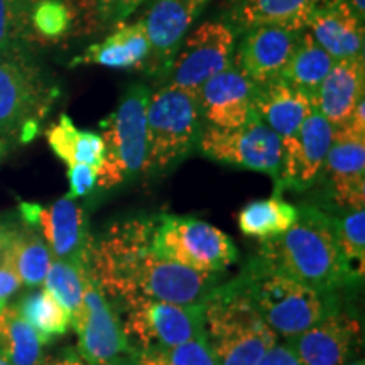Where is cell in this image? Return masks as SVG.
<instances>
[{
    "label": "cell",
    "mask_w": 365,
    "mask_h": 365,
    "mask_svg": "<svg viewBox=\"0 0 365 365\" xmlns=\"http://www.w3.org/2000/svg\"><path fill=\"white\" fill-rule=\"evenodd\" d=\"M154 218H125L91 239L90 271L112 304L205 303L222 272H198L164 259L153 245Z\"/></svg>",
    "instance_id": "obj_1"
},
{
    "label": "cell",
    "mask_w": 365,
    "mask_h": 365,
    "mask_svg": "<svg viewBox=\"0 0 365 365\" xmlns=\"http://www.w3.org/2000/svg\"><path fill=\"white\" fill-rule=\"evenodd\" d=\"M255 259L322 294H335L360 277L341 254L333 218L314 207L298 208L293 227L282 235L262 240Z\"/></svg>",
    "instance_id": "obj_2"
},
{
    "label": "cell",
    "mask_w": 365,
    "mask_h": 365,
    "mask_svg": "<svg viewBox=\"0 0 365 365\" xmlns=\"http://www.w3.org/2000/svg\"><path fill=\"white\" fill-rule=\"evenodd\" d=\"M255 312L277 336L291 340L335 313L333 294H322L252 259L237 277Z\"/></svg>",
    "instance_id": "obj_3"
},
{
    "label": "cell",
    "mask_w": 365,
    "mask_h": 365,
    "mask_svg": "<svg viewBox=\"0 0 365 365\" xmlns=\"http://www.w3.org/2000/svg\"><path fill=\"white\" fill-rule=\"evenodd\" d=\"M207 339L218 365H257L277 344L239 281L218 284L205 301Z\"/></svg>",
    "instance_id": "obj_4"
},
{
    "label": "cell",
    "mask_w": 365,
    "mask_h": 365,
    "mask_svg": "<svg viewBox=\"0 0 365 365\" xmlns=\"http://www.w3.org/2000/svg\"><path fill=\"white\" fill-rule=\"evenodd\" d=\"M202 129L196 95L173 85L150 93L143 175H161L178 166L198 145Z\"/></svg>",
    "instance_id": "obj_5"
},
{
    "label": "cell",
    "mask_w": 365,
    "mask_h": 365,
    "mask_svg": "<svg viewBox=\"0 0 365 365\" xmlns=\"http://www.w3.org/2000/svg\"><path fill=\"white\" fill-rule=\"evenodd\" d=\"M58 95L59 90L26 53H0V139L31 143Z\"/></svg>",
    "instance_id": "obj_6"
},
{
    "label": "cell",
    "mask_w": 365,
    "mask_h": 365,
    "mask_svg": "<svg viewBox=\"0 0 365 365\" xmlns=\"http://www.w3.org/2000/svg\"><path fill=\"white\" fill-rule=\"evenodd\" d=\"M149 98L150 91L145 85L130 86L115 110L100 124L105 144L103 166L97 181L100 190L113 188L143 175Z\"/></svg>",
    "instance_id": "obj_7"
},
{
    "label": "cell",
    "mask_w": 365,
    "mask_h": 365,
    "mask_svg": "<svg viewBox=\"0 0 365 365\" xmlns=\"http://www.w3.org/2000/svg\"><path fill=\"white\" fill-rule=\"evenodd\" d=\"M153 245L164 259L198 272H223L239 259V250L225 232L193 217L154 218Z\"/></svg>",
    "instance_id": "obj_8"
},
{
    "label": "cell",
    "mask_w": 365,
    "mask_h": 365,
    "mask_svg": "<svg viewBox=\"0 0 365 365\" xmlns=\"http://www.w3.org/2000/svg\"><path fill=\"white\" fill-rule=\"evenodd\" d=\"M122 313L125 339L135 352L171 349L207 336L205 303L137 301L122 308Z\"/></svg>",
    "instance_id": "obj_9"
},
{
    "label": "cell",
    "mask_w": 365,
    "mask_h": 365,
    "mask_svg": "<svg viewBox=\"0 0 365 365\" xmlns=\"http://www.w3.org/2000/svg\"><path fill=\"white\" fill-rule=\"evenodd\" d=\"M235 31L223 21H207L185 36L170 66L166 85L196 95L203 83L234 65Z\"/></svg>",
    "instance_id": "obj_10"
},
{
    "label": "cell",
    "mask_w": 365,
    "mask_h": 365,
    "mask_svg": "<svg viewBox=\"0 0 365 365\" xmlns=\"http://www.w3.org/2000/svg\"><path fill=\"white\" fill-rule=\"evenodd\" d=\"M71 327L78 335V354L86 365H122L134 354L120 317L100 289L90 266L83 271L81 313Z\"/></svg>",
    "instance_id": "obj_11"
},
{
    "label": "cell",
    "mask_w": 365,
    "mask_h": 365,
    "mask_svg": "<svg viewBox=\"0 0 365 365\" xmlns=\"http://www.w3.org/2000/svg\"><path fill=\"white\" fill-rule=\"evenodd\" d=\"M198 149L213 161L266 173L277 181L282 163V139L259 117L235 129L203 125Z\"/></svg>",
    "instance_id": "obj_12"
},
{
    "label": "cell",
    "mask_w": 365,
    "mask_h": 365,
    "mask_svg": "<svg viewBox=\"0 0 365 365\" xmlns=\"http://www.w3.org/2000/svg\"><path fill=\"white\" fill-rule=\"evenodd\" d=\"M21 215L24 223L39 232L53 259L80 267L90 266L88 222L75 200L63 196L49 207L22 203Z\"/></svg>",
    "instance_id": "obj_13"
},
{
    "label": "cell",
    "mask_w": 365,
    "mask_h": 365,
    "mask_svg": "<svg viewBox=\"0 0 365 365\" xmlns=\"http://www.w3.org/2000/svg\"><path fill=\"white\" fill-rule=\"evenodd\" d=\"M333 127L317 108L293 135L282 139L281 173L276 193L282 190H307L323 171L333 140Z\"/></svg>",
    "instance_id": "obj_14"
},
{
    "label": "cell",
    "mask_w": 365,
    "mask_h": 365,
    "mask_svg": "<svg viewBox=\"0 0 365 365\" xmlns=\"http://www.w3.org/2000/svg\"><path fill=\"white\" fill-rule=\"evenodd\" d=\"M331 195L340 208L365 207V132L350 124L333 130V140L323 164Z\"/></svg>",
    "instance_id": "obj_15"
},
{
    "label": "cell",
    "mask_w": 365,
    "mask_h": 365,
    "mask_svg": "<svg viewBox=\"0 0 365 365\" xmlns=\"http://www.w3.org/2000/svg\"><path fill=\"white\" fill-rule=\"evenodd\" d=\"M255 88L257 85L235 65L212 76L196 93L205 124L220 129L247 124L257 117L254 112Z\"/></svg>",
    "instance_id": "obj_16"
},
{
    "label": "cell",
    "mask_w": 365,
    "mask_h": 365,
    "mask_svg": "<svg viewBox=\"0 0 365 365\" xmlns=\"http://www.w3.org/2000/svg\"><path fill=\"white\" fill-rule=\"evenodd\" d=\"M210 0H153L143 24L150 54L145 66L153 73L166 71L181 41Z\"/></svg>",
    "instance_id": "obj_17"
},
{
    "label": "cell",
    "mask_w": 365,
    "mask_h": 365,
    "mask_svg": "<svg viewBox=\"0 0 365 365\" xmlns=\"http://www.w3.org/2000/svg\"><path fill=\"white\" fill-rule=\"evenodd\" d=\"M303 31L261 26L244 31L235 49L234 65L255 85L279 78Z\"/></svg>",
    "instance_id": "obj_18"
},
{
    "label": "cell",
    "mask_w": 365,
    "mask_h": 365,
    "mask_svg": "<svg viewBox=\"0 0 365 365\" xmlns=\"http://www.w3.org/2000/svg\"><path fill=\"white\" fill-rule=\"evenodd\" d=\"M359 339L357 319L335 312L286 344L301 365H345L357 349Z\"/></svg>",
    "instance_id": "obj_19"
},
{
    "label": "cell",
    "mask_w": 365,
    "mask_h": 365,
    "mask_svg": "<svg viewBox=\"0 0 365 365\" xmlns=\"http://www.w3.org/2000/svg\"><path fill=\"white\" fill-rule=\"evenodd\" d=\"M313 110L314 97L282 78L266 81L255 88V115L281 139L293 135Z\"/></svg>",
    "instance_id": "obj_20"
},
{
    "label": "cell",
    "mask_w": 365,
    "mask_h": 365,
    "mask_svg": "<svg viewBox=\"0 0 365 365\" xmlns=\"http://www.w3.org/2000/svg\"><path fill=\"white\" fill-rule=\"evenodd\" d=\"M365 97L364 56L335 61L314 93V108L339 129L349 122L355 107Z\"/></svg>",
    "instance_id": "obj_21"
},
{
    "label": "cell",
    "mask_w": 365,
    "mask_h": 365,
    "mask_svg": "<svg viewBox=\"0 0 365 365\" xmlns=\"http://www.w3.org/2000/svg\"><path fill=\"white\" fill-rule=\"evenodd\" d=\"M307 29L335 61L364 56V22L345 0H328L318 7Z\"/></svg>",
    "instance_id": "obj_22"
},
{
    "label": "cell",
    "mask_w": 365,
    "mask_h": 365,
    "mask_svg": "<svg viewBox=\"0 0 365 365\" xmlns=\"http://www.w3.org/2000/svg\"><path fill=\"white\" fill-rule=\"evenodd\" d=\"M325 2L328 0H232V29L277 26L304 31L317 9Z\"/></svg>",
    "instance_id": "obj_23"
},
{
    "label": "cell",
    "mask_w": 365,
    "mask_h": 365,
    "mask_svg": "<svg viewBox=\"0 0 365 365\" xmlns=\"http://www.w3.org/2000/svg\"><path fill=\"white\" fill-rule=\"evenodd\" d=\"M149 54L150 46L144 24L143 21H137L132 24H118L105 41L90 46L83 56L76 58L73 63H90L115 70H137L145 66Z\"/></svg>",
    "instance_id": "obj_24"
},
{
    "label": "cell",
    "mask_w": 365,
    "mask_h": 365,
    "mask_svg": "<svg viewBox=\"0 0 365 365\" xmlns=\"http://www.w3.org/2000/svg\"><path fill=\"white\" fill-rule=\"evenodd\" d=\"M49 148L68 168L86 164L100 173L105 159L102 135L91 130H81L73 124L66 113H61L56 124L46 132Z\"/></svg>",
    "instance_id": "obj_25"
},
{
    "label": "cell",
    "mask_w": 365,
    "mask_h": 365,
    "mask_svg": "<svg viewBox=\"0 0 365 365\" xmlns=\"http://www.w3.org/2000/svg\"><path fill=\"white\" fill-rule=\"evenodd\" d=\"M11 264L14 272L19 276L22 284L36 287L43 284L46 272L53 257L48 245L34 227L27 225H6Z\"/></svg>",
    "instance_id": "obj_26"
},
{
    "label": "cell",
    "mask_w": 365,
    "mask_h": 365,
    "mask_svg": "<svg viewBox=\"0 0 365 365\" xmlns=\"http://www.w3.org/2000/svg\"><path fill=\"white\" fill-rule=\"evenodd\" d=\"M44 341L24 318L16 304L0 312V355L12 365H44Z\"/></svg>",
    "instance_id": "obj_27"
},
{
    "label": "cell",
    "mask_w": 365,
    "mask_h": 365,
    "mask_svg": "<svg viewBox=\"0 0 365 365\" xmlns=\"http://www.w3.org/2000/svg\"><path fill=\"white\" fill-rule=\"evenodd\" d=\"M298 218V208L274 193L271 198L255 200L245 205L239 213V228L244 235L269 240L282 235Z\"/></svg>",
    "instance_id": "obj_28"
},
{
    "label": "cell",
    "mask_w": 365,
    "mask_h": 365,
    "mask_svg": "<svg viewBox=\"0 0 365 365\" xmlns=\"http://www.w3.org/2000/svg\"><path fill=\"white\" fill-rule=\"evenodd\" d=\"M333 65L335 59L313 39L308 29H304L279 78L289 81L291 85L314 97Z\"/></svg>",
    "instance_id": "obj_29"
},
{
    "label": "cell",
    "mask_w": 365,
    "mask_h": 365,
    "mask_svg": "<svg viewBox=\"0 0 365 365\" xmlns=\"http://www.w3.org/2000/svg\"><path fill=\"white\" fill-rule=\"evenodd\" d=\"M27 24L34 41H58L75 29L80 11L63 0H34L24 2Z\"/></svg>",
    "instance_id": "obj_30"
},
{
    "label": "cell",
    "mask_w": 365,
    "mask_h": 365,
    "mask_svg": "<svg viewBox=\"0 0 365 365\" xmlns=\"http://www.w3.org/2000/svg\"><path fill=\"white\" fill-rule=\"evenodd\" d=\"M21 317L39 333L44 344L65 335L71 327V317L46 289L26 294L16 304Z\"/></svg>",
    "instance_id": "obj_31"
},
{
    "label": "cell",
    "mask_w": 365,
    "mask_h": 365,
    "mask_svg": "<svg viewBox=\"0 0 365 365\" xmlns=\"http://www.w3.org/2000/svg\"><path fill=\"white\" fill-rule=\"evenodd\" d=\"M86 267L53 259L44 277V289L70 313L71 325L83 304V271Z\"/></svg>",
    "instance_id": "obj_32"
},
{
    "label": "cell",
    "mask_w": 365,
    "mask_h": 365,
    "mask_svg": "<svg viewBox=\"0 0 365 365\" xmlns=\"http://www.w3.org/2000/svg\"><path fill=\"white\" fill-rule=\"evenodd\" d=\"M122 365H218L208 339H196L171 349L135 352Z\"/></svg>",
    "instance_id": "obj_33"
},
{
    "label": "cell",
    "mask_w": 365,
    "mask_h": 365,
    "mask_svg": "<svg viewBox=\"0 0 365 365\" xmlns=\"http://www.w3.org/2000/svg\"><path fill=\"white\" fill-rule=\"evenodd\" d=\"M33 43L24 0H0V53L22 51Z\"/></svg>",
    "instance_id": "obj_34"
},
{
    "label": "cell",
    "mask_w": 365,
    "mask_h": 365,
    "mask_svg": "<svg viewBox=\"0 0 365 365\" xmlns=\"http://www.w3.org/2000/svg\"><path fill=\"white\" fill-rule=\"evenodd\" d=\"M336 242L344 254V257L354 266L359 264L360 271H364L365 262V210H350L345 217L333 218ZM355 269V266H354ZM357 271V269H355ZM359 274V271H357ZM360 276V274H359ZM362 277V276H360Z\"/></svg>",
    "instance_id": "obj_35"
},
{
    "label": "cell",
    "mask_w": 365,
    "mask_h": 365,
    "mask_svg": "<svg viewBox=\"0 0 365 365\" xmlns=\"http://www.w3.org/2000/svg\"><path fill=\"white\" fill-rule=\"evenodd\" d=\"M68 181H70V191L66 195L68 198H81L97 186L98 171L95 168L86 166V164H76V166L68 168Z\"/></svg>",
    "instance_id": "obj_36"
},
{
    "label": "cell",
    "mask_w": 365,
    "mask_h": 365,
    "mask_svg": "<svg viewBox=\"0 0 365 365\" xmlns=\"http://www.w3.org/2000/svg\"><path fill=\"white\" fill-rule=\"evenodd\" d=\"M103 24H118L129 17L144 0H93Z\"/></svg>",
    "instance_id": "obj_37"
},
{
    "label": "cell",
    "mask_w": 365,
    "mask_h": 365,
    "mask_svg": "<svg viewBox=\"0 0 365 365\" xmlns=\"http://www.w3.org/2000/svg\"><path fill=\"white\" fill-rule=\"evenodd\" d=\"M257 365H301L287 344H276L262 355Z\"/></svg>",
    "instance_id": "obj_38"
},
{
    "label": "cell",
    "mask_w": 365,
    "mask_h": 365,
    "mask_svg": "<svg viewBox=\"0 0 365 365\" xmlns=\"http://www.w3.org/2000/svg\"><path fill=\"white\" fill-rule=\"evenodd\" d=\"M21 286L22 281L12 269H0V312L6 307L7 299L12 294H16Z\"/></svg>",
    "instance_id": "obj_39"
},
{
    "label": "cell",
    "mask_w": 365,
    "mask_h": 365,
    "mask_svg": "<svg viewBox=\"0 0 365 365\" xmlns=\"http://www.w3.org/2000/svg\"><path fill=\"white\" fill-rule=\"evenodd\" d=\"M44 365H86L83 359L80 357L78 352L75 350H66L58 357H48Z\"/></svg>",
    "instance_id": "obj_40"
},
{
    "label": "cell",
    "mask_w": 365,
    "mask_h": 365,
    "mask_svg": "<svg viewBox=\"0 0 365 365\" xmlns=\"http://www.w3.org/2000/svg\"><path fill=\"white\" fill-rule=\"evenodd\" d=\"M24 2H34V0H24ZM63 2H66V4H70V6H73L75 9H78L80 12H83L85 16L88 12V6H91V7H95V2L93 0H63ZM97 9V7H95Z\"/></svg>",
    "instance_id": "obj_41"
},
{
    "label": "cell",
    "mask_w": 365,
    "mask_h": 365,
    "mask_svg": "<svg viewBox=\"0 0 365 365\" xmlns=\"http://www.w3.org/2000/svg\"><path fill=\"white\" fill-rule=\"evenodd\" d=\"M349 4L350 9H352L355 16L359 17L360 21L364 22V16H365V0H345Z\"/></svg>",
    "instance_id": "obj_42"
},
{
    "label": "cell",
    "mask_w": 365,
    "mask_h": 365,
    "mask_svg": "<svg viewBox=\"0 0 365 365\" xmlns=\"http://www.w3.org/2000/svg\"><path fill=\"white\" fill-rule=\"evenodd\" d=\"M11 143H7L6 139H0V161H2L4 158H6V154L9 153V149H11Z\"/></svg>",
    "instance_id": "obj_43"
},
{
    "label": "cell",
    "mask_w": 365,
    "mask_h": 365,
    "mask_svg": "<svg viewBox=\"0 0 365 365\" xmlns=\"http://www.w3.org/2000/svg\"><path fill=\"white\" fill-rule=\"evenodd\" d=\"M0 365H12V364L9 362V360L4 357V355H0Z\"/></svg>",
    "instance_id": "obj_44"
},
{
    "label": "cell",
    "mask_w": 365,
    "mask_h": 365,
    "mask_svg": "<svg viewBox=\"0 0 365 365\" xmlns=\"http://www.w3.org/2000/svg\"><path fill=\"white\" fill-rule=\"evenodd\" d=\"M345 365H364V360H354V362H346Z\"/></svg>",
    "instance_id": "obj_45"
}]
</instances>
